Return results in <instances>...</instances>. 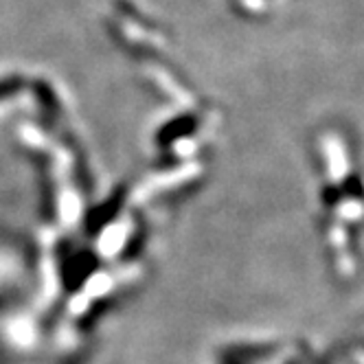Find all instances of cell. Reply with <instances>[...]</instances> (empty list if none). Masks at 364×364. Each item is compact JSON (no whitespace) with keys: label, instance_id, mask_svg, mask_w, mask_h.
Here are the masks:
<instances>
[{"label":"cell","instance_id":"obj_2","mask_svg":"<svg viewBox=\"0 0 364 364\" xmlns=\"http://www.w3.org/2000/svg\"><path fill=\"white\" fill-rule=\"evenodd\" d=\"M123 189L119 191V193H114L106 204L103 206H99V209H95L90 215H88V220H86V224H88V232H97V230H101L103 226H106L119 211H121V204H123Z\"/></svg>","mask_w":364,"mask_h":364},{"label":"cell","instance_id":"obj_1","mask_svg":"<svg viewBox=\"0 0 364 364\" xmlns=\"http://www.w3.org/2000/svg\"><path fill=\"white\" fill-rule=\"evenodd\" d=\"M97 268V257L90 255V252H80L68 259L66 264V270H64V285L68 290H77L82 283L88 281V277L95 272Z\"/></svg>","mask_w":364,"mask_h":364},{"label":"cell","instance_id":"obj_3","mask_svg":"<svg viewBox=\"0 0 364 364\" xmlns=\"http://www.w3.org/2000/svg\"><path fill=\"white\" fill-rule=\"evenodd\" d=\"M193 127H196V117H182V119H176V121H171L169 125H165V127L161 129L159 141H161L163 145H167V143L180 139L182 134L193 132Z\"/></svg>","mask_w":364,"mask_h":364},{"label":"cell","instance_id":"obj_4","mask_svg":"<svg viewBox=\"0 0 364 364\" xmlns=\"http://www.w3.org/2000/svg\"><path fill=\"white\" fill-rule=\"evenodd\" d=\"M22 86H24V82H22V77H18V75L3 77V80H0V101L11 97V95H16V92H20Z\"/></svg>","mask_w":364,"mask_h":364}]
</instances>
